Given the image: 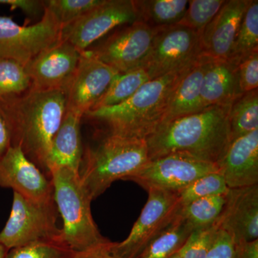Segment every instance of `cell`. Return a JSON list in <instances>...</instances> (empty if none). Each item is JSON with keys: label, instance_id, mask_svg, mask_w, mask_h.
I'll list each match as a JSON object with an SVG mask.
<instances>
[{"label": "cell", "instance_id": "obj_1", "mask_svg": "<svg viewBox=\"0 0 258 258\" xmlns=\"http://www.w3.org/2000/svg\"><path fill=\"white\" fill-rule=\"evenodd\" d=\"M0 109L9 126L12 147H21L47 176L51 144L67 111L66 89L30 88L20 96L1 100Z\"/></svg>", "mask_w": 258, "mask_h": 258}, {"label": "cell", "instance_id": "obj_2", "mask_svg": "<svg viewBox=\"0 0 258 258\" xmlns=\"http://www.w3.org/2000/svg\"><path fill=\"white\" fill-rule=\"evenodd\" d=\"M230 108L210 106L161 125L146 139L149 159L181 152L217 164L232 142Z\"/></svg>", "mask_w": 258, "mask_h": 258}, {"label": "cell", "instance_id": "obj_3", "mask_svg": "<svg viewBox=\"0 0 258 258\" xmlns=\"http://www.w3.org/2000/svg\"><path fill=\"white\" fill-rule=\"evenodd\" d=\"M184 73L149 81L126 101L91 110L84 116L106 125L108 134L146 139L162 123L171 95Z\"/></svg>", "mask_w": 258, "mask_h": 258}, {"label": "cell", "instance_id": "obj_4", "mask_svg": "<svg viewBox=\"0 0 258 258\" xmlns=\"http://www.w3.org/2000/svg\"><path fill=\"white\" fill-rule=\"evenodd\" d=\"M149 161L146 139L107 134L83 152L80 177L93 200L116 180L128 179Z\"/></svg>", "mask_w": 258, "mask_h": 258}, {"label": "cell", "instance_id": "obj_5", "mask_svg": "<svg viewBox=\"0 0 258 258\" xmlns=\"http://www.w3.org/2000/svg\"><path fill=\"white\" fill-rule=\"evenodd\" d=\"M54 201L62 219L61 240L75 252L109 243L93 220L92 199L82 184L79 171L60 168L50 173Z\"/></svg>", "mask_w": 258, "mask_h": 258}, {"label": "cell", "instance_id": "obj_6", "mask_svg": "<svg viewBox=\"0 0 258 258\" xmlns=\"http://www.w3.org/2000/svg\"><path fill=\"white\" fill-rule=\"evenodd\" d=\"M201 33L179 25L158 28L143 68L151 81L189 70L203 55Z\"/></svg>", "mask_w": 258, "mask_h": 258}, {"label": "cell", "instance_id": "obj_7", "mask_svg": "<svg viewBox=\"0 0 258 258\" xmlns=\"http://www.w3.org/2000/svg\"><path fill=\"white\" fill-rule=\"evenodd\" d=\"M55 201L35 202L13 194L8 221L0 232V242L10 249L40 241L61 240Z\"/></svg>", "mask_w": 258, "mask_h": 258}, {"label": "cell", "instance_id": "obj_8", "mask_svg": "<svg viewBox=\"0 0 258 258\" xmlns=\"http://www.w3.org/2000/svg\"><path fill=\"white\" fill-rule=\"evenodd\" d=\"M148 193L147 203L127 238L110 245L115 258L137 257L177 215V194L153 189Z\"/></svg>", "mask_w": 258, "mask_h": 258}, {"label": "cell", "instance_id": "obj_9", "mask_svg": "<svg viewBox=\"0 0 258 258\" xmlns=\"http://www.w3.org/2000/svg\"><path fill=\"white\" fill-rule=\"evenodd\" d=\"M215 171H219L217 164L176 152L149 161L127 180L137 183L147 191L159 189L176 194L202 176Z\"/></svg>", "mask_w": 258, "mask_h": 258}, {"label": "cell", "instance_id": "obj_10", "mask_svg": "<svg viewBox=\"0 0 258 258\" xmlns=\"http://www.w3.org/2000/svg\"><path fill=\"white\" fill-rule=\"evenodd\" d=\"M62 27L45 10L41 20L30 26L0 16V57L25 66L39 53L60 40Z\"/></svg>", "mask_w": 258, "mask_h": 258}, {"label": "cell", "instance_id": "obj_11", "mask_svg": "<svg viewBox=\"0 0 258 258\" xmlns=\"http://www.w3.org/2000/svg\"><path fill=\"white\" fill-rule=\"evenodd\" d=\"M157 29L137 20L116 30L99 45L86 51L119 74H124L142 68Z\"/></svg>", "mask_w": 258, "mask_h": 258}, {"label": "cell", "instance_id": "obj_12", "mask_svg": "<svg viewBox=\"0 0 258 258\" xmlns=\"http://www.w3.org/2000/svg\"><path fill=\"white\" fill-rule=\"evenodd\" d=\"M137 20L133 0H104L81 18L62 27L60 40L84 52L113 29Z\"/></svg>", "mask_w": 258, "mask_h": 258}, {"label": "cell", "instance_id": "obj_13", "mask_svg": "<svg viewBox=\"0 0 258 258\" xmlns=\"http://www.w3.org/2000/svg\"><path fill=\"white\" fill-rule=\"evenodd\" d=\"M0 186L35 202L53 201L50 178L25 155L20 147H11L0 158Z\"/></svg>", "mask_w": 258, "mask_h": 258}, {"label": "cell", "instance_id": "obj_14", "mask_svg": "<svg viewBox=\"0 0 258 258\" xmlns=\"http://www.w3.org/2000/svg\"><path fill=\"white\" fill-rule=\"evenodd\" d=\"M82 52L62 40L42 51L25 66L31 80V88L67 89Z\"/></svg>", "mask_w": 258, "mask_h": 258}, {"label": "cell", "instance_id": "obj_15", "mask_svg": "<svg viewBox=\"0 0 258 258\" xmlns=\"http://www.w3.org/2000/svg\"><path fill=\"white\" fill-rule=\"evenodd\" d=\"M118 74L119 73L97 60L87 51L83 52L66 89L67 110L84 116L105 94Z\"/></svg>", "mask_w": 258, "mask_h": 258}, {"label": "cell", "instance_id": "obj_16", "mask_svg": "<svg viewBox=\"0 0 258 258\" xmlns=\"http://www.w3.org/2000/svg\"><path fill=\"white\" fill-rule=\"evenodd\" d=\"M217 223L236 243L258 240V184L229 189Z\"/></svg>", "mask_w": 258, "mask_h": 258}, {"label": "cell", "instance_id": "obj_17", "mask_svg": "<svg viewBox=\"0 0 258 258\" xmlns=\"http://www.w3.org/2000/svg\"><path fill=\"white\" fill-rule=\"evenodd\" d=\"M249 0H227L201 34L203 55L229 60Z\"/></svg>", "mask_w": 258, "mask_h": 258}, {"label": "cell", "instance_id": "obj_18", "mask_svg": "<svg viewBox=\"0 0 258 258\" xmlns=\"http://www.w3.org/2000/svg\"><path fill=\"white\" fill-rule=\"evenodd\" d=\"M217 166L229 189L258 184V129L232 141Z\"/></svg>", "mask_w": 258, "mask_h": 258}, {"label": "cell", "instance_id": "obj_19", "mask_svg": "<svg viewBox=\"0 0 258 258\" xmlns=\"http://www.w3.org/2000/svg\"><path fill=\"white\" fill-rule=\"evenodd\" d=\"M243 94L239 81L237 64L228 60L209 57L202 83L204 107L232 106Z\"/></svg>", "mask_w": 258, "mask_h": 258}, {"label": "cell", "instance_id": "obj_20", "mask_svg": "<svg viewBox=\"0 0 258 258\" xmlns=\"http://www.w3.org/2000/svg\"><path fill=\"white\" fill-rule=\"evenodd\" d=\"M83 115L67 110L60 128L56 132L46 161V174L60 168L80 171L83 152L81 135Z\"/></svg>", "mask_w": 258, "mask_h": 258}, {"label": "cell", "instance_id": "obj_21", "mask_svg": "<svg viewBox=\"0 0 258 258\" xmlns=\"http://www.w3.org/2000/svg\"><path fill=\"white\" fill-rule=\"evenodd\" d=\"M208 58V56L202 55L192 67L182 74L171 95L161 125L206 108L202 101L201 88Z\"/></svg>", "mask_w": 258, "mask_h": 258}, {"label": "cell", "instance_id": "obj_22", "mask_svg": "<svg viewBox=\"0 0 258 258\" xmlns=\"http://www.w3.org/2000/svg\"><path fill=\"white\" fill-rule=\"evenodd\" d=\"M134 3L137 20L152 28L177 25L189 4L188 0H136Z\"/></svg>", "mask_w": 258, "mask_h": 258}, {"label": "cell", "instance_id": "obj_23", "mask_svg": "<svg viewBox=\"0 0 258 258\" xmlns=\"http://www.w3.org/2000/svg\"><path fill=\"white\" fill-rule=\"evenodd\" d=\"M193 230L178 211L171 223L136 258H169L179 252Z\"/></svg>", "mask_w": 258, "mask_h": 258}, {"label": "cell", "instance_id": "obj_24", "mask_svg": "<svg viewBox=\"0 0 258 258\" xmlns=\"http://www.w3.org/2000/svg\"><path fill=\"white\" fill-rule=\"evenodd\" d=\"M229 121L232 141L257 130V89L244 93L232 105Z\"/></svg>", "mask_w": 258, "mask_h": 258}, {"label": "cell", "instance_id": "obj_25", "mask_svg": "<svg viewBox=\"0 0 258 258\" xmlns=\"http://www.w3.org/2000/svg\"><path fill=\"white\" fill-rule=\"evenodd\" d=\"M256 51H258V1L249 0L228 60L237 64Z\"/></svg>", "mask_w": 258, "mask_h": 258}, {"label": "cell", "instance_id": "obj_26", "mask_svg": "<svg viewBox=\"0 0 258 258\" xmlns=\"http://www.w3.org/2000/svg\"><path fill=\"white\" fill-rule=\"evenodd\" d=\"M149 81H151L150 78L143 68L117 75L106 92L92 110L115 106L126 101Z\"/></svg>", "mask_w": 258, "mask_h": 258}, {"label": "cell", "instance_id": "obj_27", "mask_svg": "<svg viewBox=\"0 0 258 258\" xmlns=\"http://www.w3.org/2000/svg\"><path fill=\"white\" fill-rule=\"evenodd\" d=\"M227 194L199 199L186 206L179 207V215L193 230L215 225L223 211Z\"/></svg>", "mask_w": 258, "mask_h": 258}, {"label": "cell", "instance_id": "obj_28", "mask_svg": "<svg viewBox=\"0 0 258 258\" xmlns=\"http://www.w3.org/2000/svg\"><path fill=\"white\" fill-rule=\"evenodd\" d=\"M31 86L25 66L11 59L0 57V101L23 94Z\"/></svg>", "mask_w": 258, "mask_h": 258}, {"label": "cell", "instance_id": "obj_29", "mask_svg": "<svg viewBox=\"0 0 258 258\" xmlns=\"http://www.w3.org/2000/svg\"><path fill=\"white\" fill-rule=\"evenodd\" d=\"M228 190L223 176L219 171H215L202 176L176 194L179 207L181 208L199 199L223 195Z\"/></svg>", "mask_w": 258, "mask_h": 258}, {"label": "cell", "instance_id": "obj_30", "mask_svg": "<svg viewBox=\"0 0 258 258\" xmlns=\"http://www.w3.org/2000/svg\"><path fill=\"white\" fill-rule=\"evenodd\" d=\"M75 254L62 240H49L8 249L5 258H74Z\"/></svg>", "mask_w": 258, "mask_h": 258}, {"label": "cell", "instance_id": "obj_31", "mask_svg": "<svg viewBox=\"0 0 258 258\" xmlns=\"http://www.w3.org/2000/svg\"><path fill=\"white\" fill-rule=\"evenodd\" d=\"M104 0H48L44 1L47 10L61 27L81 18Z\"/></svg>", "mask_w": 258, "mask_h": 258}, {"label": "cell", "instance_id": "obj_32", "mask_svg": "<svg viewBox=\"0 0 258 258\" xmlns=\"http://www.w3.org/2000/svg\"><path fill=\"white\" fill-rule=\"evenodd\" d=\"M225 0H191L184 16L177 25L202 34L221 9Z\"/></svg>", "mask_w": 258, "mask_h": 258}, {"label": "cell", "instance_id": "obj_33", "mask_svg": "<svg viewBox=\"0 0 258 258\" xmlns=\"http://www.w3.org/2000/svg\"><path fill=\"white\" fill-rule=\"evenodd\" d=\"M217 223L194 230L180 249L182 258H205L208 254L212 242L215 240L217 230Z\"/></svg>", "mask_w": 258, "mask_h": 258}, {"label": "cell", "instance_id": "obj_34", "mask_svg": "<svg viewBox=\"0 0 258 258\" xmlns=\"http://www.w3.org/2000/svg\"><path fill=\"white\" fill-rule=\"evenodd\" d=\"M237 74L243 93L257 89L258 51L252 52L237 64Z\"/></svg>", "mask_w": 258, "mask_h": 258}, {"label": "cell", "instance_id": "obj_35", "mask_svg": "<svg viewBox=\"0 0 258 258\" xmlns=\"http://www.w3.org/2000/svg\"><path fill=\"white\" fill-rule=\"evenodd\" d=\"M236 247L237 243L233 237L219 228L205 258H236Z\"/></svg>", "mask_w": 258, "mask_h": 258}, {"label": "cell", "instance_id": "obj_36", "mask_svg": "<svg viewBox=\"0 0 258 258\" xmlns=\"http://www.w3.org/2000/svg\"><path fill=\"white\" fill-rule=\"evenodd\" d=\"M0 4L9 5L12 10L20 9L30 17H39L45 12V3L39 0H0Z\"/></svg>", "mask_w": 258, "mask_h": 258}, {"label": "cell", "instance_id": "obj_37", "mask_svg": "<svg viewBox=\"0 0 258 258\" xmlns=\"http://www.w3.org/2000/svg\"><path fill=\"white\" fill-rule=\"evenodd\" d=\"M12 147L11 134L3 112L0 109V158Z\"/></svg>", "mask_w": 258, "mask_h": 258}, {"label": "cell", "instance_id": "obj_38", "mask_svg": "<svg viewBox=\"0 0 258 258\" xmlns=\"http://www.w3.org/2000/svg\"><path fill=\"white\" fill-rule=\"evenodd\" d=\"M111 242L88 249L84 252H76L74 258H115L110 251Z\"/></svg>", "mask_w": 258, "mask_h": 258}, {"label": "cell", "instance_id": "obj_39", "mask_svg": "<svg viewBox=\"0 0 258 258\" xmlns=\"http://www.w3.org/2000/svg\"><path fill=\"white\" fill-rule=\"evenodd\" d=\"M236 258H258V240L237 243Z\"/></svg>", "mask_w": 258, "mask_h": 258}, {"label": "cell", "instance_id": "obj_40", "mask_svg": "<svg viewBox=\"0 0 258 258\" xmlns=\"http://www.w3.org/2000/svg\"><path fill=\"white\" fill-rule=\"evenodd\" d=\"M8 249L0 242V258H5Z\"/></svg>", "mask_w": 258, "mask_h": 258}, {"label": "cell", "instance_id": "obj_41", "mask_svg": "<svg viewBox=\"0 0 258 258\" xmlns=\"http://www.w3.org/2000/svg\"><path fill=\"white\" fill-rule=\"evenodd\" d=\"M169 258H182V257H181V254H180V252H176V253L173 254V255Z\"/></svg>", "mask_w": 258, "mask_h": 258}]
</instances>
